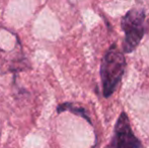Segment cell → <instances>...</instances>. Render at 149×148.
<instances>
[{
	"mask_svg": "<svg viewBox=\"0 0 149 148\" xmlns=\"http://www.w3.org/2000/svg\"><path fill=\"white\" fill-rule=\"evenodd\" d=\"M126 69V59L117 44H113L106 52L100 65V79L104 97L116 91Z\"/></svg>",
	"mask_w": 149,
	"mask_h": 148,
	"instance_id": "6da1fadb",
	"label": "cell"
},
{
	"mask_svg": "<svg viewBox=\"0 0 149 148\" xmlns=\"http://www.w3.org/2000/svg\"><path fill=\"white\" fill-rule=\"evenodd\" d=\"M121 26L125 33L123 52L129 54L138 47L147 31L145 10L142 8L130 9L122 17Z\"/></svg>",
	"mask_w": 149,
	"mask_h": 148,
	"instance_id": "7a4b0ae2",
	"label": "cell"
},
{
	"mask_svg": "<svg viewBox=\"0 0 149 148\" xmlns=\"http://www.w3.org/2000/svg\"><path fill=\"white\" fill-rule=\"evenodd\" d=\"M111 148H142V143L135 136L127 114L122 112L116 123Z\"/></svg>",
	"mask_w": 149,
	"mask_h": 148,
	"instance_id": "3957f363",
	"label": "cell"
},
{
	"mask_svg": "<svg viewBox=\"0 0 149 148\" xmlns=\"http://www.w3.org/2000/svg\"><path fill=\"white\" fill-rule=\"evenodd\" d=\"M64 111L72 112L73 114L78 115V116L84 118L85 120H87L89 123H91L90 122V119H89L88 115H87L86 111H85L83 108L78 107V106H75V105H73V104H63V105H60L59 107H58V113L64 112Z\"/></svg>",
	"mask_w": 149,
	"mask_h": 148,
	"instance_id": "277c9868",
	"label": "cell"
}]
</instances>
